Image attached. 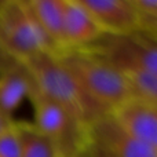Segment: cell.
<instances>
[{
    "mask_svg": "<svg viewBox=\"0 0 157 157\" xmlns=\"http://www.w3.org/2000/svg\"><path fill=\"white\" fill-rule=\"evenodd\" d=\"M17 61H18V59L13 58L4 48H3L2 46H0V75H2L6 69L10 68L11 65H14Z\"/></svg>",
    "mask_w": 157,
    "mask_h": 157,
    "instance_id": "2e32d148",
    "label": "cell"
},
{
    "mask_svg": "<svg viewBox=\"0 0 157 157\" xmlns=\"http://www.w3.org/2000/svg\"><path fill=\"white\" fill-rule=\"evenodd\" d=\"M75 157H116V155L103 144H101L99 141L94 139L90 135L86 144L80 147V150Z\"/></svg>",
    "mask_w": 157,
    "mask_h": 157,
    "instance_id": "9a60e30c",
    "label": "cell"
},
{
    "mask_svg": "<svg viewBox=\"0 0 157 157\" xmlns=\"http://www.w3.org/2000/svg\"><path fill=\"white\" fill-rule=\"evenodd\" d=\"M0 157H21V141L15 124L0 134Z\"/></svg>",
    "mask_w": 157,
    "mask_h": 157,
    "instance_id": "5bb4252c",
    "label": "cell"
},
{
    "mask_svg": "<svg viewBox=\"0 0 157 157\" xmlns=\"http://www.w3.org/2000/svg\"><path fill=\"white\" fill-rule=\"evenodd\" d=\"M26 2L43 32L61 54L65 50V41H63L65 0H26Z\"/></svg>",
    "mask_w": 157,
    "mask_h": 157,
    "instance_id": "8fae6325",
    "label": "cell"
},
{
    "mask_svg": "<svg viewBox=\"0 0 157 157\" xmlns=\"http://www.w3.org/2000/svg\"><path fill=\"white\" fill-rule=\"evenodd\" d=\"M102 36L103 32L80 0H65L63 51L87 48L99 40Z\"/></svg>",
    "mask_w": 157,
    "mask_h": 157,
    "instance_id": "9c48e42d",
    "label": "cell"
},
{
    "mask_svg": "<svg viewBox=\"0 0 157 157\" xmlns=\"http://www.w3.org/2000/svg\"><path fill=\"white\" fill-rule=\"evenodd\" d=\"M58 58L83 91L108 113L132 97L124 72L92 50H66Z\"/></svg>",
    "mask_w": 157,
    "mask_h": 157,
    "instance_id": "7a4b0ae2",
    "label": "cell"
},
{
    "mask_svg": "<svg viewBox=\"0 0 157 157\" xmlns=\"http://www.w3.org/2000/svg\"><path fill=\"white\" fill-rule=\"evenodd\" d=\"M21 62L32 76L37 91L66 109L83 125L90 128L98 119L109 114L83 91L58 55L39 52Z\"/></svg>",
    "mask_w": 157,
    "mask_h": 157,
    "instance_id": "6da1fadb",
    "label": "cell"
},
{
    "mask_svg": "<svg viewBox=\"0 0 157 157\" xmlns=\"http://www.w3.org/2000/svg\"><path fill=\"white\" fill-rule=\"evenodd\" d=\"M35 90L33 78L21 61L6 69L0 75V112L4 113L14 123V113L32 97Z\"/></svg>",
    "mask_w": 157,
    "mask_h": 157,
    "instance_id": "30bf717a",
    "label": "cell"
},
{
    "mask_svg": "<svg viewBox=\"0 0 157 157\" xmlns=\"http://www.w3.org/2000/svg\"><path fill=\"white\" fill-rule=\"evenodd\" d=\"M0 46L18 61L39 52L59 54L36 21L26 0L0 2Z\"/></svg>",
    "mask_w": 157,
    "mask_h": 157,
    "instance_id": "3957f363",
    "label": "cell"
},
{
    "mask_svg": "<svg viewBox=\"0 0 157 157\" xmlns=\"http://www.w3.org/2000/svg\"><path fill=\"white\" fill-rule=\"evenodd\" d=\"M110 114L131 135L157 150V105L131 97Z\"/></svg>",
    "mask_w": 157,
    "mask_h": 157,
    "instance_id": "ba28073f",
    "label": "cell"
},
{
    "mask_svg": "<svg viewBox=\"0 0 157 157\" xmlns=\"http://www.w3.org/2000/svg\"><path fill=\"white\" fill-rule=\"evenodd\" d=\"M33 106L32 124L55 146L59 157H75L88 139V127L83 125L66 109L35 90L30 97Z\"/></svg>",
    "mask_w": 157,
    "mask_h": 157,
    "instance_id": "277c9868",
    "label": "cell"
},
{
    "mask_svg": "<svg viewBox=\"0 0 157 157\" xmlns=\"http://www.w3.org/2000/svg\"><path fill=\"white\" fill-rule=\"evenodd\" d=\"M14 124H15V123H14L13 120L8 119L4 113H2V112H0V134L4 132V131L8 130L10 127H13Z\"/></svg>",
    "mask_w": 157,
    "mask_h": 157,
    "instance_id": "ac0fdd59",
    "label": "cell"
},
{
    "mask_svg": "<svg viewBox=\"0 0 157 157\" xmlns=\"http://www.w3.org/2000/svg\"><path fill=\"white\" fill-rule=\"evenodd\" d=\"M123 72L130 83L132 97L157 105V75H150L135 69Z\"/></svg>",
    "mask_w": 157,
    "mask_h": 157,
    "instance_id": "4fadbf2b",
    "label": "cell"
},
{
    "mask_svg": "<svg viewBox=\"0 0 157 157\" xmlns=\"http://www.w3.org/2000/svg\"><path fill=\"white\" fill-rule=\"evenodd\" d=\"M21 141V157H59L52 142L32 123L15 121Z\"/></svg>",
    "mask_w": 157,
    "mask_h": 157,
    "instance_id": "7c38bea8",
    "label": "cell"
},
{
    "mask_svg": "<svg viewBox=\"0 0 157 157\" xmlns=\"http://www.w3.org/2000/svg\"><path fill=\"white\" fill-rule=\"evenodd\" d=\"M87 48L102 55L121 71L135 69L157 75V32L139 29L128 36L103 35Z\"/></svg>",
    "mask_w": 157,
    "mask_h": 157,
    "instance_id": "5b68a950",
    "label": "cell"
},
{
    "mask_svg": "<svg viewBox=\"0 0 157 157\" xmlns=\"http://www.w3.org/2000/svg\"><path fill=\"white\" fill-rule=\"evenodd\" d=\"M141 29L157 32V14L156 15L141 17Z\"/></svg>",
    "mask_w": 157,
    "mask_h": 157,
    "instance_id": "e0dca14e",
    "label": "cell"
},
{
    "mask_svg": "<svg viewBox=\"0 0 157 157\" xmlns=\"http://www.w3.org/2000/svg\"><path fill=\"white\" fill-rule=\"evenodd\" d=\"M88 132L110 149L116 157H157V150L131 135L110 113L91 124Z\"/></svg>",
    "mask_w": 157,
    "mask_h": 157,
    "instance_id": "52a82bcc",
    "label": "cell"
},
{
    "mask_svg": "<svg viewBox=\"0 0 157 157\" xmlns=\"http://www.w3.org/2000/svg\"><path fill=\"white\" fill-rule=\"evenodd\" d=\"M108 36H128L141 29V13L134 0H80Z\"/></svg>",
    "mask_w": 157,
    "mask_h": 157,
    "instance_id": "8992f818",
    "label": "cell"
}]
</instances>
